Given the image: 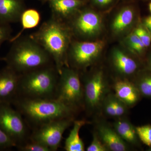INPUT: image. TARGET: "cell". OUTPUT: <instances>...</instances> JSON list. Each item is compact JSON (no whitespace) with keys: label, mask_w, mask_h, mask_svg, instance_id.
Wrapping results in <instances>:
<instances>
[{"label":"cell","mask_w":151,"mask_h":151,"mask_svg":"<svg viewBox=\"0 0 151 151\" xmlns=\"http://www.w3.org/2000/svg\"><path fill=\"white\" fill-rule=\"evenodd\" d=\"M134 19V13L131 7H126L118 13L113 20L112 29L119 34L127 29L132 25Z\"/></svg>","instance_id":"20"},{"label":"cell","mask_w":151,"mask_h":151,"mask_svg":"<svg viewBox=\"0 0 151 151\" xmlns=\"http://www.w3.org/2000/svg\"><path fill=\"white\" fill-rule=\"evenodd\" d=\"M149 150H148L149 151H151V147H150V149H149Z\"/></svg>","instance_id":"36"},{"label":"cell","mask_w":151,"mask_h":151,"mask_svg":"<svg viewBox=\"0 0 151 151\" xmlns=\"http://www.w3.org/2000/svg\"><path fill=\"white\" fill-rule=\"evenodd\" d=\"M51 16L64 21L73 17L85 4L83 0H48Z\"/></svg>","instance_id":"12"},{"label":"cell","mask_w":151,"mask_h":151,"mask_svg":"<svg viewBox=\"0 0 151 151\" xmlns=\"http://www.w3.org/2000/svg\"><path fill=\"white\" fill-rule=\"evenodd\" d=\"M19 77L8 66L0 70V103L12 104L17 96Z\"/></svg>","instance_id":"11"},{"label":"cell","mask_w":151,"mask_h":151,"mask_svg":"<svg viewBox=\"0 0 151 151\" xmlns=\"http://www.w3.org/2000/svg\"><path fill=\"white\" fill-rule=\"evenodd\" d=\"M84 106L89 111L102 107L103 101L109 93V86L102 71H97L87 77L82 83Z\"/></svg>","instance_id":"8"},{"label":"cell","mask_w":151,"mask_h":151,"mask_svg":"<svg viewBox=\"0 0 151 151\" xmlns=\"http://www.w3.org/2000/svg\"><path fill=\"white\" fill-rule=\"evenodd\" d=\"M9 103H0V128L16 145L29 139V130L22 115Z\"/></svg>","instance_id":"6"},{"label":"cell","mask_w":151,"mask_h":151,"mask_svg":"<svg viewBox=\"0 0 151 151\" xmlns=\"http://www.w3.org/2000/svg\"><path fill=\"white\" fill-rule=\"evenodd\" d=\"M12 104L35 127L49 122L73 118L76 110L55 99H33L17 96Z\"/></svg>","instance_id":"2"},{"label":"cell","mask_w":151,"mask_h":151,"mask_svg":"<svg viewBox=\"0 0 151 151\" xmlns=\"http://www.w3.org/2000/svg\"><path fill=\"white\" fill-rule=\"evenodd\" d=\"M134 84L141 96L151 98V73L140 77Z\"/></svg>","instance_id":"22"},{"label":"cell","mask_w":151,"mask_h":151,"mask_svg":"<svg viewBox=\"0 0 151 151\" xmlns=\"http://www.w3.org/2000/svg\"><path fill=\"white\" fill-rule=\"evenodd\" d=\"M29 36L50 55L59 74L63 68L68 66L67 55L71 33L64 22L51 16Z\"/></svg>","instance_id":"1"},{"label":"cell","mask_w":151,"mask_h":151,"mask_svg":"<svg viewBox=\"0 0 151 151\" xmlns=\"http://www.w3.org/2000/svg\"><path fill=\"white\" fill-rule=\"evenodd\" d=\"M0 61H4V57H0Z\"/></svg>","instance_id":"35"},{"label":"cell","mask_w":151,"mask_h":151,"mask_svg":"<svg viewBox=\"0 0 151 151\" xmlns=\"http://www.w3.org/2000/svg\"><path fill=\"white\" fill-rule=\"evenodd\" d=\"M73 122V118H65L43 124L35 128L29 139L45 146L51 151H57L62 141L63 135Z\"/></svg>","instance_id":"7"},{"label":"cell","mask_w":151,"mask_h":151,"mask_svg":"<svg viewBox=\"0 0 151 151\" xmlns=\"http://www.w3.org/2000/svg\"><path fill=\"white\" fill-rule=\"evenodd\" d=\"M128 43L131 50L137 55L142 54L146 48L138 36L134 32L129 35Z\"/></svg>","instance_id":"23"},{"label":"cell","mask_w":151,"mask_h":151,"mask_svg":"<svg viewBox=\"0 0 151 151\" xmlns=\"http://www.w3.org/2000/svg\"><path fill=\"white\" fill-rule=\"evenodd\" d=\"M139 139L149 147H151V125H145L136 127Z\"/></svg>","instance_id":"24"},{"label":"cell","mask_w":151,"mask_h":151,"mask_svg":"<svg viewBox=\"0 0 151 151\" xmlns=\"http://www.w3.org/2000/svg\"><path fill=\"white\" fill-rule=\"evenodd\" d=\"M12 42L4 61L19 74L54 63L45 50L29 35L20 36Z\"/></svg>","instance_id":"3"},{"label":"cell","mask_w":151,"mask_h":151,"mask_svg":"<svg viewBox=\"0 0 151 151\" xmlns=\"http://www.w3.org/2000/svg\"><path fill=\"white\" fill-rule=\"evenodd\" d=\"M17 147L19 150L22 151H51L45 146L30 139Z\"/></svg>","instance_id":"25"},{"label":"cell","mask_w":151,"mask_h":151,"mask_svg":"<svg viewBox=\"0 0 151 151\" xmlns=\"http://www.w3.org/2000/svg\"><path fill=\"white\" fill-rule=\"evenodd\" d=\"M102 107L107 116L117 119L123 118L128 112V107L114 94L109 93L107 95Z\"/></svg>","instance_id":"17"},{"label":"cell","mask_w":151,"mask_h":151,"mask_svg":"<svg viewBox=\"0 0 151 151\" xmlns=\"http://www.w3.org/2000/svg\"><path fill=\"white\" fill-rule=\"evenodd\" d=\"M88 122L85 120L74 121L73 127L65 139L64 149L66 151H84V143L79 136V131Z\"/></svg>","instance_id":"19"},{"label":"cell","mask_w":151,"mask_h":151,"mask_svg":"<svg viewBox=\"0 0 151 151\" xmlns=\"http://www.w3.org/2000/svg\"><path fill=\"white\" fill-rule=\"evenodd\" d=\"M26 9L24 0H0V24L19 22Z\"/></svg>","instance_id":"14"},{"label":"cell","mask_w":151,"mask_h":151,"mask_svg":"<svg viewBox=\"0 0 151 151\" xmlns=\"http://www.w3.org/2000/svg\"><path fill=\"white\" fill-rule=\"evenodd\" d=\"M55 98L76 111L84 106L83 85L77 70L68 66L63 68Z\"/></svg>","instance_id":"5"},{"label":"cell","mask_w":151,"mask_h":151,"mask_svg":"<svg viewBox=\"0 0 151 151\" xmlns=\"http://www.w3.org/2000/svg\"><path fill=\"white\" fill-rule=\"evenodd\" d=\"M144 25L147 29L151 35V15L147 17L144 22Z\"/></svg>","instance_id":"31"},{"label":"cell","mask_w":151,"mask_h":151,"mask_svg":"<svg viewBox=\"0 0 151 151\" xmlns=\"http://www.w3.org/2000/svg\"><path fill=\"white\" fill-rule=\"evenodd\" d=\"M148 65L149 69L151 71V55L148 60Z\"/></svg>","instance_id":"32"},{"label":"cell","mask_w":151,"mask_h":151,"mask_svg":"<svg viewBox=\"0 0 151 151\" xmlns=\"http://www.w3.org/2000/svg\"><path fill=\"white\" fill-rule=\"evenodd\" d=\"M68 52L67 60L73 67L84 69L97 59L103 50L102 41L75 42L71 44Z\"/></svg>","instance_id":"9"},{"label":"cell","mask_w":151,"mask_h":151,"mask_svg":"<svg viewBox=\"0 0 151 151\" xmlns=\"http://www.w3.org/2000/svg\"><path fill=\"white\" fill-rule=\"evenodd\" d=\"M87 151H107L108 149L98 137L97 133H93V139L91 144L86 148Z\"/></svg>","instance_id":"27"},{"label":"cell","mask_w":151,"mask_h":151,"mask_svg":"<svg viewBox=\"0 0 151 151\" xmlns=\"http://www.w3.org/2000/svg\"><path fill=\"white\" fill-rule=\"evenodd\" d=\"M113 128L127 144L134 145L138 144L139 138L136 127L128 120L123 118L117 119L113 123Z\"/></svg>","instance_id":"18"},{"label":"cell","mask_w":151,"mask_h":151,"mask_svg":"<svg viewBox=\"0 0 151 151\" xmlns=\"http://www.w3.org/2000/svg\"><path fill=\"white\" fill-rule=\"evenodd\" d=\"M114 94L128 108L139 102L140 93L134 83L127 79H119L113 85Z\"/></svg>","instance_id":"15"},{"label":"cell","mask_w":151,"mask_h":151,"mask_svg":"<svg viewBox=\"0 0 151 151\" xmlns=\"http://www.w3.org/2000/svg\"><path fill=\"white\" fill-rule=\"evenodd\" d=\"M59 76L54 63L20 74L17 96L54 99Z\"/></svg>","instance_id":"4"},{"label":"cell","mask_w":151,"mask_h":151,"mask_svg":"<svg viewBox=\"0 0 151 151\" xmlns=\"http://www.w3.org/2000/svg\"><path fill=\"white\" fill-rule=\"evenodd\" d=\"M149 10H150V12L151 13V2H150V4H149Z\"/></svg>","instance_id":"33"},{"label":"cell","mask_w":151,"mask_h":151,"mask_svg":"<svg viewBox=\"0 0 151 151\" xmlns=\"http://www.w3.org/2000/svg\"><path fill=\"white\" fill-rule=\"evenodd\" d=\"M48 1V0H41V1L43 3L47 2ZM83 1H85V0H83Z\"/></svg>","instance_id":"34"},{"label":"cell","mask_w":151,"mask_h":151,"mask_svg":"<svg viewBox=\"0 0 151 151\" xmlns=\"http://www.w3.org/2000/svg\"><path fill=\"white\" fill-rule=\"evenodd\" d=\"M16 147L14 143L0 128V151L5 150Z\"/></svg>","instance_id":"29"},{"label":"cell","mask_w":151,"mask_h":151,"mask_svg":"<svg viewBox=\"0 0 151 151\" xmlns=\"http://www.w3.org/2000/svg\"><path fill=\"white\" fill-rule=\"evenodd\" d=\"M97 134L108 151H126L129 150L128 144L120 137L113 127L104 123L97 127Z\"/></svg>","instance_id":"13"},{"label":"cell","mask_w":151,"mask_h":151,"mask_svg":"<svg viewBox=\"0 0 151 151\" xmlns=\"http://www.w3.org/2000/svg\"></svg>","instance_id":"37"},{"label":"cell","mask_w":151,"mask_h":151,"mask_svg":"<svg viewBox=\"0 0 151 151\" xmlns=\"http://www.w3.org/2000/svg\"><path fill=\"white\" fill-rule=\"evenodd\" d=\"M40 20V14L37 10L34 9H26L22 14L20 19L22 29L15 36L12 37L10 41L12 42L21 36L22 34L25 30L36 27L39 24Z\"/></svg>","instance_id":"21"},{"label":"cell","mask_w":151,"mask_h":151,"mask_svg":"<svg viewBox=\"0 0 151 151\" xmlns=\"http://www.w3.org/2000/svg\"><path fill=\"white\" fill-rule=\"evenodd\" d=\"M74 16L72 22V29L80 36H92L101 29V19L94 11L80 9Z\"/></svg>","instance_id":"10"},{"label":"cell","mask_w":151,"mask_h":151,"mask_svg":"<svg viewBox=\"0 0 151 151\" xmlns=\"http://www.w3.org/2000/svg\"><path fill=\"white\" fill-rule=\"evenodd\" d=\"M12 29L10 24H0V47L6 41H10L12 38Z\"/></svg>","instance_id":"28"},{"label":"cell","mask_w":151,"mask_h":151,"mask_svg":"<svg viewBox=\"0 0 151 151\" xmlns=\"http://www.w3.org/2000/svg\"><path fill=\"white\" fill-rule=\"evenodd\" d=\"M98 6L105 7L110 6L114 1V0H91Z\"/></svg>","instance_id":"30"},{"label":"cell","mask_w":151,"mask_h":151,"mask_svg":"<svg viewBox=\"0 0 151 151\" xmlns=\"http://www.w3.org/2000/svg\"><path fill=\"white\" fill-rule=\"evenodd\" d=\"M112 61L117 72L124 76H131L139 69L137 62L120 50L116 49L113 52Z\"/></svg>","instance_id":"16"},{"label":"cell","mask_w":151,"mask_h":151,"mask_svg":"<svg viewBox=\"0 0 151 151\" xmlns=\"http://www.w3.org/2000/svg\"><path fill=\"white\" fill-rule=\"evenodd\" d=\"M134 32L138 36L146 47L151 43V35L145 26H139L135 29Z\"/></svg>","instance_id":"26"}]
</instances>
